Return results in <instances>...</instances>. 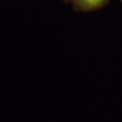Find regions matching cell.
Listing matches in <instances>:
<instances>
[{
	"label": "cell",
	"instance_id": "3",
	"mask_svg": "<svg viewBox=\"0 0 122 122\" xmlns=\"http://www.w3.org/2000/svg\"><path fill=\"white\" fill-rule=\"evenodd\" d=\"M120 1H121V2H122V0H120Z\"/></svg>",
	"mask_w": 122,
	"mask_h": 122
},
{
	"label": "cell",
	"instance_id": "2",
	"mask_svg": "<svg viewBox=\"0 0 122 122\" xmlns=\"http://www.w3.org/2000/svg\"><path fill=\"white\" fill-rule=\"evenodd\" d=\"M63 2H66V3H68V2H71V0H63Z\"/></svg>",
	"mask_w": 122,
	"mask_h": 122
},
{
	"label": "cell",
	"instance_id": "1",
	"mask_svg": "<svg viewBox=\"0 0 122 122\" xmlns=\"http://www.w3.org/2000/svg\"><path fill=\"white\" fill-rule=\"evenodd\" d=\"M109 0H71L76 11L89 12L106 6Z\"/></svg>",
	"mask_w": 122,
	"mask_h": 122
}]
</instances>
